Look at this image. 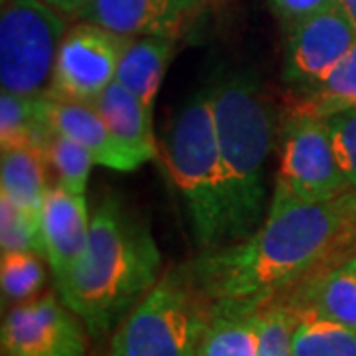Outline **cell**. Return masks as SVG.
I'll return each mask as SVG.
<instances>
[{"mask_svg":"<svg viewBox=\"0 0 356 356\" xmlns=\"http://www.w3.org/2000/svg\"><path fill=\"white\" fill-rule=\"evenodd\" d=\"M275 299L295 315L311 313L356 331V255L307 275Z\"/></svg>","mask_w":356,"mask_h":356,"instance_id":"4fadbf2b","label":"cell"},{"mask_svg":"<svg viewBox=\"0 0 356 356\" xmlns=\"http://www.w3.org/2000/svg\"><path fill=\"white\" fill-rule=\"evenodd\" d=\"M356 255V188L301 202L273 188L266 220L248 238L198 252L194 280L216 309L259 311L307 275Z\"/></svg>","mask_w":356,"mask_h":356,"instance_id":"6da1fadb","label":"cell"},{"mask_svg":"<svg viewBox=\"0 0 356 356\" xmlns=\"http://www.w3.org/2000/svg\"><path fill=\"white\" fill-rule=\"evenodd\" d=\"M325 125L339 166L343 168L350 186L356 188V107L325 117Z\"/></svg>","mask_w":356,"mask_h":356,"instance_id":"484cf974","label":"cell"},{"mask_svg":"<svg viewBox=\"0 0 356 356\" xmlns=\"http://www.w3.org/2000/svg\"><path fill=\"white\" fill-rule=\"evenodd\" d=\"M350 107H356V44L327 76L301 89V97L291 103V109L321 119Z\"/></svg>","mask_w":356,"mask_h":356,"instance_id":"ffe728a7","label":"cell"},{"mask_svg":"<svg viewBox=\"0 0 356 356\" xmlns=\"http://www.w3.org/2000/svg\"><path fill=\"white\" fill-rule=\"evenodd\" d=\"M0 250L6 252H36L44 255L40 216L14 204L0 194Z\"/></svg>","mask_w":356,"mask_h":356,"instance_id":"cb8c5ba5","label":"cell"},{"mask_svg":"<svg viewBox=\"0 0 356 356\" xmlns=\"http://www.w3.org/2000/svg\"><path fill=\"white\" fill-rule=\"evenodd\" d=\"M214 303L194 280L191 261L161 275L111 337V356H194Z\"/></svg>","mask_w":356,"mask_h":356,"instance_id":"5b68a950","label":"cell"},{"mask_svg":"<svg viewBox=\"0 0 356 356\" xmlns=\"http://www.w3.org/2000/svg\"><path fill=\"white\" fill-rule=\"evenodd\" d=\"M67 24L46 0H4L0 14L2 91L48 97Z\"/></svg>","mask_w":356,"mask_h":356,"instance_id":"8992f818","label":"cell"},{"mask_svg":"<svg viewBox=\"0 0 356 356\" xmlns=\"http://www.w3.org/2000/svg\"><path fill=\"white\" fill-rule=\"evenodd\" d=\"M295 317L291 356H356V331L311 313Z\"/></svg>","mask_w":356,"mask_h":356,"instance_id":"44dd1931","label":"cell"},{"mask_svg":"<svg viewBox=\"0 0 356 356\" xmlns=\"http://www.w3.org/2000/svg\"><path fill=\"white\" fill-rule=\"evenodd\" d=\"M46 257L36 252H6L0 257L2 305L24 303L46 283Z\"/></svg>","mask_w":356,"mask_h":356,"instance_id":"7402d4cb","label":"cell"},{"mask_svg":"<svg viewBox=\"0 0 356 356\" xmlns=\"http://www.w3.org/2000/svg\"><path fill=\"white\" fill-rule=\"evenodd\" d=\"M285 40L283 79L299 91L327 76L356 44V28L341 6L293 26Z\"/></svg>","mask_w":356,"mask_h":356,"instance_id":"30bf717a","label":"cell"},{"mask_svg":"<svg viewBox=\"0 0 356 356\" xmlns=\"http://www.w3.org/2000/svg\"><path fill=\"white\" fill-rule=\"evenodd\" d=\"M46 102L54 131L79 143L93 156L95 165L123 172L143 166L115 140L93 103L64 97L58 93H50Z\"/></svg>","mask_w":356,"mask_h":356,"instance_id":"5bb4252c","label":"cell"},{"mask_svg":"<svg viewBox=\"0 0 356 356\" xmlns=\"http://www.w3.org/2000/svg\"><path fill=\"white\" fill-rule=\"evenodd\" d=\"M50 6H54L56 10L64 14V16H72L77 18L79 14L83 13V8H88L93 0H46Z\"/></svg>","mask_w":356,"mask_h":356,"instance_id":"83f0119b","label":"cell"},{"mask_svg":"<svg viewBox=\"0 0 356 356\" xmlns=\"http://www.w3.org/2000/svg\"><path fill=\"white\" fill-rule=\"evenodd\" d=\"M54 133L46 97L0 93V151L30 149L46 159Z\"/></svg>","mask_w":356,"mask_h":356,"instance_id":"e0dca14e","label":"cell"},{"mask_svg":"<svg viewBox=\"0 0 356 356\" xmlns=\"http://www.w3.org/2000/svg\"><path fill=\"white\" fill-rule=\"evenodd\" d=\"M91 216L86 194H77L56 184L48 194L40 212V232L44 257L51 269L54 281L64 280L77 266L88 250Z\"/></svg>","mask_w":356,"mask_h":356,"instance_id":"7c38bea8","label":"cell"},{"mask_svg":"<svg viewBox=\"0 0 356 356\" xmlns=\"http://www.w3.org/2000/svg\"><path fill=\"white\" fill-rule=\"evenodd\" d=\"M91 103L107 123L115 140L140 165L159 156V145L153 133V111L131 89L115 79Z\"/></svg>","mask_w":356,"mask_h":356,"instance_id":"9a60e30c","label":"cell"},{"mask_svg":"<svg viewBox=\"0 0 356 356\" xmlns=\"http://www.w3.org/2000/svg\"><path fill=\"white\" fill-rule=\"evenodd\" d=\"M337 4L341 6V10L348 16V20L356 28V0H337Z\"/></svg>","mask_w":356,"mask_h":356,"instance_id":"f1b7e54d","label":"cell"},{"mask_svg":"<svg viewBox=\"0 0 356 356\" xmlns=\"http://www.w3.org/2000/svg\"><path fill=\"white\" fill-rule=\"evenodd\" d=\"M177 38L165 36L131 38L119 60L115 79L131 89L151 111H154L166 67L177 54Z\"/></svg>","mask_w":356,"mask_h":356,"instance_id":"2e32d148","label":"cell"},{"mask_svg":"<svg viewBox=\"0 0 356 356\" xmlns=\"http://www.w3.org/2000/svg\"><path fill=\"white\" fill-rule=\"evenodd\" d=\"M48 163L30 149H8L0 156V194L40 216L48 194Z\"/></svg>","mask_w":356,"mask_h":356,"instance_id":"ac0fdd59","label":"cell"},{"mask_svg":"<svg viewBox=\"0 0 356 356\" xmlns=\"http://www.w3.org/2000/svg\"><path fill=\"white\" fill-rule=\"evenodd\" d=\"M46 161L58 178V184L77 194H86L95 161L79 143L62 133H54Z\"/></svg>","mask_w":356,"mask_h":356,"instance_id":"603a6c76","label":"cell"},{"mask_svg":"<svg viewBox=\"0 0 356 356\" xmlns=\"http://www.w3.org/2000/svg\"><path fill=\"white\" fill-rule=\"evenodd\" d=\"M208 0H93L77 20L103 26L129 38H180L206 8Z\"/></svg>","mask_w":356,"mask_h":356,"instance_id":"8fae6325","label":"cell"},{"mask_svg":"<svg viewBox=\"0 0 356 356\" xmlns=\"http://www.w3.org/2000/svg\"><path fill=\"white\" fill-rule=\"evenodd\" d=\"M297 317L281 299L269 301L259 311L257 356H291V337Z\"/></svg>","mask_w":356,"mask_h":356,"instance_id":"d4e9b609","label":"cell"},{"mask_svg":"<svg viewBox=\"0 0 356 356\" xmlns=\"http://www.w3.org/2000/svg\"><path fill=\"white\" fill-rule=\"evenodd\" d=\"M259 311L248 313L214 307V317L194 356H257Z\"/></svg>","mask_w":356,"mask_h":356,"instance_id":"d6986e66","label":"cell"},{"mask_svg":"<svg viewBox=\"0 0 356 356\" xmlns=\"http://www.w3.org/2000/svg\"><path fill=\"white\" fill-rule=\"evenodd\" d=\"M163 275V255L151 228L115 196L91 214L88 250L56 281V293L93 339L119 327Z\"/></svg>","mask_w":356,"mask_h":356,"instance_id":"7a4b0ae2","label":"cell"},{"mask_svg":"<svg viewBox=\"0 0 356 356\" xmlns=\"http://www.w3.org/2000/svg\"><path fill=\"white\" fill-rule=\"evenodd\" d=\"M267 2L285 32H289L293 26L301 24L311 16L337 6V0H267Z\"/></svg>","mask_w":356,"mask_h":356,"instance_id":"4316f807","label":"cell"},{"mask_svg":"<svg viewBox=\"0 0 356 356\" xmlns=\"http://www.w3.org/2000/svg\"><path fill=\"white\" fill-rule=\"evenodd\" d=\"M226 186L228 242L248 238L269 210L267 163L275 147V111L245 74H224L208 86Z\"/></svg>","mask_w":356,"mask_h":356,"instance_id":"3957f363","label":"cell"},{"mask_svg":"<svg viewBox=\"0 0 356 356\" xmlns=\"http://www.w3.org/2000/svg\"><path fill=\"white\" fill-rule=\"evenodd\" d=\"M83 321L60 295H46L14 305L0 327L4 356H83Z\"/></svg>","mask_w":356,"mask_h":356,"instance_id":"9c48e42d","label":"cell"},{"mask_svg":"<svg viewBox=\"0 0 356 356\" xmlns=\"http://www.w3.org/2000/svg\"><path fill=\"white\" fill-rule=\"evenodd\" d=\"M275 188L301 202H329L353 191L339 166L325 119L289 107L281 125Z\"/></svg>","mask_w":356,"mask_h":356,"instance_id":"52a82bcc","label":"cell"},{"mask_svg":"<svg viewBox=\"0 0 356 356\" xmlns=\"http://www.w3.org/2000/svg\"><path fill=\"white\" fill-rule=\"evenodd\" d=\"M129 40V36L86 20L67 28L54 67L51 93L95 102L103 89L115 81Z\"/></svg>","mask_w":356,"mask_h":356,"instance_id":"ba28073f","label":"cell"},{"mask_svg":"<svg viewBox=\"0 0 356 356\" xmlns=\"http://www.w3.org/2000/svg\"><path fill=\"white\" fill-rule=\"evenodd\" d=\"M165 161L180 192L198 252L228 242L226 186L208 88L194 93L166 129Z\"/></svg>","mask_w":356,"mask_h":356,"instance_id":"277c9868","label":"cell"}]
</instances>
